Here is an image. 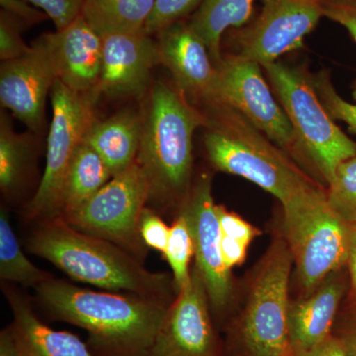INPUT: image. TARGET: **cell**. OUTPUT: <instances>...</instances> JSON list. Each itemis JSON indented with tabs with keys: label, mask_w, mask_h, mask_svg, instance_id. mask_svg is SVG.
<instances>
[{
	"label": "cell",
	"mask_w": 356,
	"mask_h": 356,
	"mask_svg": "<svg viewBox=\"0 0 356 356\" xmlns=\"http://www.w3.org/2000/svg\"><path fill=\"white\" fill-rule=\"evenodd\" d=\"M36 291L54 318L88 332V346L99 356H149L172 303L95 291L54 277Z\"/></svg>",
	"instance_id": "6da1fadb"
},
{
	"label": "cell",
	"mask_w": 356,
	"mask_h": 356,
	"mask_svg": "<svg viewBox=\"0 0 356 356\" xmlns=\"http://www.w3.org/2000/svg\"><path fill=\"white\" fill-rule=\"evenodd\" d=\"M204 145L212 165L220 172L245 178L273 194L283 211L291 209L323 188L290 154L226 103L206 105Z\"/></svg>",
	"instance_id": "7a4b0ae2"
},
{
	"label": "cell",
	"mask_w": 356,
	"mask_h": 356,
	"mask_svg": "<svg viewBox=\"0 0 356 356\" xmlns=\"http://www.w3.org/2000/svg\"><path fill=\"white\" fill-rule=\"evenodd\" d=\"M26 245L28 252L50 261L79 282L168 303L175 300V282L168 274L147 270L127 250L74 229L63 218L42 220Z\"/></svg>",
	"instance_id": "3957f363"
},
{
	"label": "cell",
	"mask_w": 356,
	"mask_h": 356,
	"mask_svg": "<svg viewBox=\"0 0 356 356\" xmlns=\"http://www.w3.org/2000/svg\"><path fill=\"white\" fill-rule=\"evenodd\" d=\"M142 116L137 163L149 185V202L159 208L184 205L192 187V138L207 117L177 88L158 81Z\"/></svg>",
	"instance_id": "277c9868"
},
{
	"label": "cell",
	"mask_w": 356,
	"mask_h": 356,
	"mask_svg": "<svg viewBox=\"0 0 356 356\" xmlns=\"http://www.w3.org/2000/svg\"><path fill=\"white\" fill-rule=\"evenodd\" d=\"M291 252L273 241L254 268L242 308L224 327L227 356H295L289 336Z\"/></svg>",
	"instance_id": "5b68a950"
},
{
	"label": "cell",
	"mask_w": 356,
	"mask_h": 356,
	"mask_svg": "<svg viewBox=\"0 0 356 356\" xmlns=\"http://www.w3.org/2000/svg\"><path fill=\"white\" fill-rule=\"evenodd\" d=\"M262 69L289 118L302 156L329 185L339 165L355 158V143L327 113L306 72L276 62Z\"/></svg>",
	"instance_id": "8992f818"
},
{
	"label": "cell",
	"mask_w": 356,
	"mask_h": 356,
	"mask_svg": "<svg viewBox=\"0 0 356 356\" xmlns=\"http://www.w3.org/2000/svg\"><path fill=\"white\" fill-rule=\"evenodd\" d=\"M283 233L297 280L306 295L348 262L351 226L332 209L327 191L312 192L299 205L283 211Z\"/></svg>",
	"instance_id": "52a82bcc"
},
{
	"label": "cell",
	"mask_w": 356,
	"mask_h": 356,
	"mask_svg": "<svg viewBox=\"0 0 356 356\" xmlns=\"http://www.w3.org/2000/svg\"><path fill=\"white\" fill-rule=\"evenodd\" d=\"M149 200V182L135 161L64 220L83 233L124 248L144 264L149 248L140 236V219Z\"/></svg>",
	"instance_id": "ba28073f"
},
{
	"label": "cell",
	"mask_w": 356,
	"mask_h": 356,
	"mask_svg": "<svg viewBox=\"0 0 356 356\" xmlns=\"http://www.w3.org/2000/svg\"><path fill=\"white\" fill-rule=\"evenodd\" d=\"M53 119L47 144L46 168L38 189L26 210L29 219L60 217V194L65 175L86 132L95 120L93 95H81L60 81L51 91Z\"/></svg>",
	"instance_id": "9c48e42d"
},
{
	"label": "cell",
	"mask_w": 356,
	"mask_h": 356,
	"mask_svg": "<svg viewBox=\"0 0 356 356\" xmlns=\"http://www.w3.org/2000/svg\"><path fill=\"white\" fill-rule=\"evenodd\" d=\"M215 65L212 102L233 107L283 151L302 156L289 118L264 81L261 65L240 54L222 56Z\"/></svg>",
	"instance_id": "30bf717a"
},
{
	"label": "cell",
	"mask_w": 356,
	"mask_h": 356,
	"mask_svg": "<svg viewBox=\"0 0 356 356\" xmlns=\"http://www.w3.org/2000/svg\"><path fill=\"white\" fill-rule=\"evenodd\" d=\"M149 356H227L197 266L168 307Z\"/></svg>",
	"instance_id": "8fae6325"
},
{
	"label": "cell",
	"mask_w": 356,
	"mask_h": 356,
	"mask_svg": "<svg viewBox=\"0 0 356 356\" xmlns=\"http://www.w3.org/2000/svg\"><path fill=\"white\" fill-rule=\"evenodd\" d=\"M179 211L184 213L191 227L195 266L205 283L215 324L219 322L222 329L233 297V283L231 270L222 261L221 227L210 177L201 175L192 185Z\"/></svg>",
	"instance_id": "7c38bea8"
},
{
	"label": "cell",
	"mask_w": 356,
	"mask_h": 356,
	"mask_svg": "<svg viewBox=\"0 0 356 356\" xmlns=\"http://www.w3.org/2000/svg\"><path fill=\"white\" fill-rule=\"evenodd\" d=\"M321 17L318 0H262L257 19L236 32L238 54L261 67L273 64L300 48Z\"/></svg>",
	"instance_id": "4fadbf2b"
},
{
	"label": "cell",
	"mask_w": 356,
	"mask_h": 356,
	"mask_svg": "<svg viewBox=\"0 0 356 356\" xmlns=\"http://www.w3.org/2000/svg\"><path fill=\"white\" fill-rule=\"evenodd\" d=\"M29 54L2 62L0 102L30 130L43 125L48 95L58 81L57 67L44 35L32 44Z\"/></svg>",
	"instance_id": "5bb4252c"
},
{
	"label": "cell",
	"mask_w": 356,
	"mask_h": 356,
	"mask_svg": "<svg viewBox=\"0 0 356 356\" xmlns=\"http://www.w3.org/2000/svg\"><path fill=\"white\" fill-rule=\"evenodd\" d=\"M145 29L113 33L103 40L102 74L96 95L113 98L143 95L161 63L158 41Z\"/></svg>",
	"instance_id": "9a60e30c"
},
{
	"label": "cell",
	"mask_w": 356,
	"mask_h": 356,
	"mask_svg": "<svg viewBox=\"0 0 356 356\" xmlns=\"http://www.w3.org/2000/svg\"><path fill=\"white\" fill-rule=\"evenodd\" d=\"M161 63L192 103L204 106L214 99L216 65L207 46L184 20L168 26L156 35Z\"/></svg>",
	"instance_id": "2e32d148"
},
{
	"label": "cell",
	"mask_w": 356,
	"mask_h": 356,
	"mask_svg": "<svg viewBox=\"0 0 356 356\" xmlns=\"http://www.w3.org/2000/svg\"><path fill=\"white\" fill-rule=\"evenodd\" d=\"M57 67L58 79L81 95H96L103 57L102 37L83 15L62 30L44 34Z\"/></svg>",
	"instance_id": "e0dca14e"
},
{
	"label": "cell",
	"mask_w": 356,
	"mask_h": 356,
	"mask_svg": "<svg viewBox=\"0 0 356 356\" xmlns=\"http://www.w3.org/2000/svg\"><path fill=\"white\" fill-rule=\"evenodd\" d=\"M344 288L337 271L304 299L290 304L288 325L295 353L311 350L332 336Z\"/></svg>",
	"instance_id": "ac0fdd59"
},
{
	"label": "cell",
	"mask_w": 356,
	"mask_h": 356,
	"mask_svg": "<svg viewBox=\"0 0 356 356\" xmlns=\"http://www.w3.org/2000/svg\"><path fill=\"white\" fill-rule=\"evenodd\" d=\"M6 295L13 313L10 330L22 356H93L74 334L55 331L43 324L29 302L13 289Z\"/></svg>",
	"instance_id": "d6986e66"
},
{
	"label": "cell",
	"mask_w": 356,
	"mask_h": 356,
	"mask_svg": "<svg viewBox=\"0 0 356 356\" xmlns=\"http://www.w3.org/2000/svg\"><path fill=\"white\" fill-rule=\"evenodd\" d=\"M142 135V116L130 110L105 120H95L84 142L108 165L113 177L127 170L137 159Z\"/></svg>",
	"instance_id": "ffe728a7"
},
{
	"label": "cell",
	"mask_w": 356,
	"mask_h": 356,
	"mask_svg": "<svg viewBox=\"0 0 356 356\" xmlns=\"http://www.w3.org/2000/svg\"><path fill=\"white\" fill-rule=\"evenodd\" d=\"M111 170L102 156L84 142L69 166L60 194V218L76 213L111 178Z\"/></svg>",
	"instance_id": "44dd1931"
},
{
	"label": "cell",
	"mask_w": 356,
	"mask_h": 356,
	"mask_svg": "<svg viewBox=\"0 0 356 356\" xmlns=\"http://www.w3.org/2000/svg\"><path fill=\"white\" fill-rule=\"evenodd\" d=\"M254 0H203L189 25L207 46L214 64L222 57V35L231 28H242L252 13Z\"/></svg>",
	"instance_id": "7402d4cb"
},
{
	"label": "cell",
	"mask_w": 356,
	"mask_h": 356,
	"mask_svg": "<svg viewBox=\"0 0 356 356\" xmlns=\"http://www.w3.org/2000/svg\"><path fill=\"white\" fill-rule=\"evenodd\" d=\"M156 0H84L83 16L100 36L144 29Z\"/></svg>",
	"instance_id": "603a6c76"
},
{
	"label": "cell",
	"mask_w": 356,
	"mask_h": 356,
	"mask_svg": "<svg viewBox=\"0 0 356 356\" xmlns=\"http://www.w3.org/2000/svg\"><path fill=\"white\" fill-rule=\"evenodd\" d=\"M29 136L14 131L6 113L0 119V189L13 196L20 188L32 161Z\"/></svg>",
	"instance_id": "cb8c5ba5"
},
{
	"label": "cell",
	"mask_w": 356,
	"mask_h": 356,
	"mask_svg": "<svg viewBox=\"0 0 356 356\" xmlns=\"http://www.w3.org/2000/svg\"><path fill=\"white\" fill-rule=\"evenodd\" d=\"M0 278L35 288L53 278L27 259L3 208L0 212Z\"/></svg>",
	"instance_id": "d4e9b609"
},
{
	"label": "cell",
	"mask_w": 356,
	"mask_h": 356,
	"mask_svg": "<svg viewBox=\"0 0 356 356\" xmlns=\"http://www.w3.org/2000/svg\"><path fill=\"white\" fill-rule=\"evenodd\" d=\"M194 243L191 227L184 213L179 211L172 227L168 247L163 252V259L172 269L173 282L177 294L182 289L191 277V261L193 257Z\"/></svg>",
	"instance_id": "484cf974"
},
{
	"label": "cell",
	"mask_w": 356,
	"mask_h": 356,
	"mask_svg": "<svg viewBox=\"0 0 356 356\" xmlns=\"http://www.w3.org/2000/svg\"><path fill=\"white\" fill-rule=\"evenodd\" d=\"M327 186L332 209L350 226H356V156L339 165Z\"/></svg>",
	"instance_id": "4316f807"
},
{
	"label": "cell",
	"mask_w": 356,
	"mask_h": 356,
	"mask_svg": "<svg viewBox=\"0 0 356 356\" xmlns=\"http://www.w3.org/2000/svg\"><path fill=\"white\" fill-rule=\"evenodd\" d=\"M314 88L317 91L321 102L332 119L348 124L356 135V104L346 102L339 95L332 86L327 72H320L312 76Z\"/></svg>",
	"instance_id": "83f0119b"
},
{
	"label": "cell",
	"mask_w": 356,
	"mask_h": 356,
	"mask_svg": "<svg viewBox=\"0 0 356 356\" xmlns=\"http://www.w3.org/2000/svg\"><path fill=\"white\" fill-rule=\"evenodd\" d=\"M203 0H156L153 13L145 24V31L156 36L161 30L184 20L193 13Z\"/></svg>",
	"instance_id": "f1b7e54d"
},
{
	"label": "cell",
	"mask_w": 356,
	"mask_h": 356,
	"mask_svg": "<svg viewBox=\"0 0 356 356\" xmlns=\"http://www.w3.org/2000/svg\"><path fill=\"white\" fill-rule=\"evenodd\" d=\"M24 26L6 11L0 13V58L1 62L24 57L32 47H28L21 37Z\"/></svg>",
	"instance_id": "f546056e"
},
{
	"label": "cell",
	"mask_w": 356,
	"mask_h": 356,
	"mask_svg": "<svg viewBox=\"0 0 356 356\" xmlns=\"http://www.w3.org/2000/svg\"><path fill=\"white\" fill-rule=\"evenodd\" d=\"M42 9L55 24L56 30H62L83 15L84 0H25Z\"/></svg>",
	"instance_id": "4dcf8cb0"
},
{
	"label": "cell",
	"mask_w": 356,
	"mask_h": 356,
	"mask_svg": "<svg viewBox=\"0 0 356 356\" xmlns=\"http://www.w3.org/2000/svg\"><path fill=\"white\" fill-rule=\"evenodd\" d=\"M140 234L147 248H154L161 254L165 252L170 228L166 226L153 208L146 207L143 211L140 219Z\"/></svg>",
	"instance_id": "1f68e13d"
},
{
	"label": "cell",
	"mask_w": 356,
	"mask_h": 356,
	"mask_svg": "<svg viewBox=\"0 0 356 356\" xmlns=\"http://www.w3.org/2000/svg\"><path fill=\"white\" fill-rule=\"evenodd\" d=\"M217 211L222 236L250 245L255 236L259 235V229L255 228L235 212H231L222 205H217Z\"/></svg>",
	"instance_id": "d6a6232c"
},
{
	"label": "cell",
	"mask_w": 356,
	"mask_h": 356,
	"mask_svg": "<svg viewBox=\"0 0 356 356\" xmlns=\"http://www.w3.org/2000/svg\"><path fill=\"white\" fill-rule=\"evenodd\" d=\"M323 17L343 26L356 42V0H318Z\"/></svg>",
	"instance_id": "836d02e7"
},
{
	"label": "cell",
	"mask_w": 356,
	"mask_h": 356,
	"mask_svg": "<svg viewBox=\"0 0 356 356\" xmlns=\"http://www.w3.org/2000/svg\"><path fill=\"white\" fill-rule=\"evenodd\" d=\"M1 10L6 11L14 19L20 22L25 28L39 24L48 19L49 16L44 11L31 6L25 0H0Z\"/></svg>",
	"instance_id": "e575fe53"
},
{
	"label": "cell",
	"mask_w": 356,
	"mask_h": 356,
	"mask_svg": "<svg viewBox=\"0 0 356 356\" xmlns=\"http://www.w3.org/2000/svg\"><path fill=\"white\" fill-rule=\"evenodd\" d=\"M248 247L247 243L222 235V261L229 270L233 267L241 266L245 261Z\"/></svg>",
	"instance_id": "d590c367"
},
{
	"label": "cell",
	"mask_w": 356,
	"mask_h": 356,
	"mask_svg": "<svg viewBox=\"0 0 356 356\" xmlns=\"http://www.w3.org/2000/svg\"><path fill=\"white\" fill-rule=\"evenodd\" d=\"M295 356H348L334 334L311 350L295 353Z\"/></svg>",
	"instance_id": "8d00e7d4"
},
{
	"label": "cell",
	"mask_w": 356,
	"mask_h": 356,
	"mask_svg": "<svg viewBox=\"0 0 356 356\" xmlns=\"http://www.w3.org/2000/svg\"><path fill=\"white\" fill-rule=\"evenodd\" d=\"M348 356H356V322L334 334Z\"/></svg>",
	"instance_id": "74e56055"
},
{
	"label": "cell",
	"mask_w": 356,
	"mask_h": 356,
	"mask_svg": "<svg viewBox=\"0 0 356 356\" xmlns=\"http://www.w3.org/2000/svg\"><path fill=\"white\" fill-rule=\"evenodd\" d=\"M0 356H22L10 327L0 332Z\"/></svg>",
	"instance_id": "f35d334b"
},
{
	"label": "cell",
	"mask_w": 356,
	"mask_h": 356,
	"mask_svg": "<svg viewBox=\"0 0 356 356\" xmlns=\"http://www.w3.org/2000/svg\"><path fill=\"white\" fill-rule=\"evenodd\" d=\"M346 264L350 271L351 292L356 299V226H351L350 250Z\"/></svg>",
	"instance_id": "ab89813d"
},
{
	"label": "cell",
	"mask_w": 356,
	"mask_h": 356,
	"mask_svg": "<svg viewBox=\"0 0 356 356\" xmlns=\"http://www.w3.org/2000/svg\"><path fill=\"white\" fill-rule=\"evenodd\" d=\"M353 95H355V97L356 98V81L355 83V90H353Z\"/></svg>",
	"instance_id": "60d3db41"
}]
</instances>
